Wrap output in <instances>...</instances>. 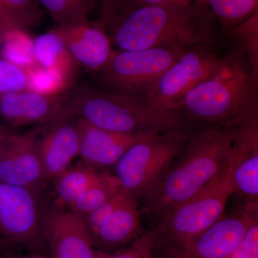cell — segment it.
Returning a JSON list of instances; mask_svg holds the SVG:
<instances>
[{"instance_id":"cell-19","label":"cell","mask_w":258,"mask_h":258,"mask_svg":"<svg viewBox=\"0 0 258 258\" xmlns=\"http://www.w3.org/2000/svg\"><path fill=\"white\" fill-rule=\"evenodd\" d=\"M34 54L38 66L72 87L79 74L76 62L60 35L54 29L33 40Z\"/></svg>"},{"instance_id":"cell-3","label":"cell","mask_w":258,"mask_h":258,"mask_svg":"<svg viewBox=\"0 0 258 258\" xmlns=\"http://www.w3.org/2000/svg\"><path fill=\"white\" fill-rule=\"evenodd\" d=\"M216 19L206 3L143 7L112 24L111 42L121 50L218 44Z\"/></svg>"},{"instance_id":"cell-20","label":"cell","mask_w":258,"mask_h":258,"mask_svg":"<svg viewBox=\"0 0 258 258\" xmlns=\"http://www.w3.org/2000/svg\"><path fill=\"white\" fill-rule=\"evenodd\" d=\"M100 171L79 161L69 166L53 179L55 201L53 206L66 210L73 205L92 184Z\"/></svg>"},{"instance_id":"cell-28","label":"cell","mask_w":258,"mask_h":258,"mask_svg":"<svg viewBox=\"0 0 258 258\" xmlns=\"http://www.w3.org/2000/svg\"><path fill=\"white\" fill-rule=\"evenodd\" d=\"M29 78L28 89L45 94H60L67 92L69 86L55 75L42 69L38 64L27 70Z\"/></svg>"},{"instance_id":"cell-23","label":"cell","mask_w":258,"mask_h":258,"mask_svg":"<svg viewBox=\"0 0 258 258\" xmlns=\"http://www.w3.org/2000/svg\"><path fill=\"white\" fill-rule=\"evenodd\" d=\"M57 25H71L89 20L98 0H38Z\"/></svg>"},{"instance_id":"cell-31","label":"cell","mask_w":258,"mask_h":258,"mask_svg":"<svg viewBox=\"0 0 258 258\" xmlns=\"http://www.w3.org/2000/svg\"><path fill=\"white\" fill-rule=\"evenodd\" d=\"M196 1L206 3V0H122L119 8L115 13L107 29L109 28L112 24L123 18L125 15L132 13L134 10L143 8V7L154 6V5L188 4V3Z\"/></svg>"},{"instance_id":"cell-18","label":"cell","mask_w":258,"mask_h":258,"mask_svg":"<svg viewBox=\"0 0 258 258\" xmlns=\"http://www.w3.org/2000/svg\"><path fill=\"white\" fill-rule=\"evenodd\" d=\"M139 202L128 196L91 235L98 250L112 253L124 248L144 233Z\"/></svg>"},{"instance_id":"cell-36","label":"cell","mask_w":258,"mask_h":258,"mask_svg":"<svg viewBox=\"0 0 258 258\" xmlns=\"http://www.w3.org/2000/svg\"><path fill=\"white\" fill-rule=\"evenodd\" d=\"M153 258H188L185 257L184 255L181 254H176V253H169V252H160V253L155 254L154 257Z\"/></svg>"},{"instance_id":"cell-9","label":"cell","mask_w":258,"mask_h":258,"mask_svg":"<svg viewBox=\"0 0 258 258\" xmlns=\"http://www.w3.org/2000/svg\"><path fill=\"white\" fill-rule=\"evenodd\" d=\"M44 211L40 192L0 181V235L4 240L28 247L43 242Z\"/></svg>"},{"instance_id":"cell-15","label":"cell","mask_w":258,"mask_h":258,"mask_svg":"<svg viewBox=\"0 0 258 258\" xmlns=\"http://www.w3.org/2000/svg\"><path fill=\"white\" fill-rule=\"evenodd\" d=\"M61 37L80 66L95 74L101 72L109 62L113 50L111 37L99 21L88 20L53 28Z\"/></svg>"},{"instance_id":"cell-30","label":"cell","mask_w":258,"mask_h":258,"mask_svg":"<svg viewBox=\"0 0 258 258\" xmlns=\"http://www.w3.org/2000/svg\"><path fill=\"white\" fill-rule=\"evenodd\" d=\"M129 196L128 194L125 192L123 189L119 193L115 195L113 198L110 199L106 203L98 207L96 210L89 212L87 215L82 217L83 221L86 224L90 235H92L96 232L97 229L100 227L108 217L116 210L118 207L124 202L127 197Z\"/></svg>"},{"instance_id":"cell-21","label":"cell","mask_w":258,"mask_h":258,"mask_svg":"<svg viewBox=\"0 0 258 258\" xmlns=\"http://www.w3.org/2000/svg\"><path fill=\"white\" fill-rule=\"evenodd\" d=\"M119 181L113 173L100 171L92 184L69 210L83 217L96 210L121 191Z\"/></svg>"},{"instance_id":"cell-35","label":"cell","mask_w":258,"mask_h":258,"mask_svg":"<svg viewBox=\"0 0 258 258\" xmlns=\"http://www.w3.org/2000/svg\"><path fill=\"white\" fill-rule=\"evenodd\" d=\"M12 132H13L9 128L0 125V152H1L2 148H3L5 141Z\"/></svg>"},{"instance_id":"cell-37","label":"cell","mask_w":258,"mask_h":258,"mask_svg":"<svg viewBox=\"0 0 258 258\" xmlns=\"http://www.w3.org/2000/svg\"><path fill=\"white\" fill-rule=\"evenodd\" d=\"M4 258H48L41 254H31V255L27 256H9V257H5Z\"/></svg>"},{"instance_id":"cell-4","label":"cell","mask_w":258,"mask_h":258,"mask_svg":"<svg viewBox=\"0 0 258 258\" xmlns=\"http://www.w3.org/2000/svg\"><path fill=\"white\" fill-rule=\"evenodd\" d=\"M71 110L99 128L125 134H152L193 128L181 112L147 101L83 85L69 91Z\"/></svg>"},{"instance_id":"cell-17","label":"cell","mask_w":258,"mask_h":258,"mask_svg":"<svg viewBox=\"0 0 258 258\" xmlns=\"http://www.w3.org/2000/svg\"><path fill=\"white\" fill-rule=\"evenodd\" d=\"M78 118L81 134L80 161L97 171L113 167L129 148L147 137L110 132Z\"/></svg>"},{"instance_id":"cell-38","label":"cell","mask_w":258,"mask_h":258,"mask_svg":"<svg viewBox=\"0 0 258 258\" xmlns=\"http://www.w3.org/2000/svg\"><path fill=\"white\" fill-rule=\"evenodd\" d=\"M2 247H3V242H2V240H0V249L2 248Z\"/></svg>"},{"instance_id":"cell-32","label":"cell","mask_w":258,"mask_h":258,"mask_svg":"<svg viewBox=\"0 0 258 258\" xmlns=\"http://www.w3.org/2000/svg\"><path fill=\"white\" fill-rule=\"evenodd\" d=\"M228 258H258V222L249 228L243 240Z\"/></svg>"},{"instance_id":"cell-14","label":"cell","mask_w":258,"mask_h":258,"mask_svg":"<svg viewBox=\"0 0 258 258\" xmlns=\"http://www.w3.org/2000/svg\"><path fill=\"white\" fill-rule=\"evenodd\" d=\"M227 178L233 194L244 202L258 200V120L234 127Z\"/></svg>"},{"instance_id":"cell-11","label":"cell","mask_w":258,"mask_h":258,"mask_svg":"<svg viewBox=\"0 0 258 258\" xmlns=\"http://www.w3.org/2000/svg\"><path fill=\"white\" fill-rule=\"evenodd\" d=\"M40 132L10 134L0 152V181L41 192L47 181L39 152Z\"/></svg>"},{"instance_id":"cell-6","label":"cell","mask_w":258,"mask_h":258,"mask_svg":"<svg viewBox=\"0 0 258 258\" xmlns=\"http://www.w3.org/2000/svg\"><path fill=\"white\" fill-rule=\"evenodd\" d=\"M233 195L227 176L205 191L166 214L154 227L158 250L181 252L224 215Z\"/></svg>"},{"instance_id":"cell-25","label":"cell","mask_w":258,"mask_h":258,"mask_svg":"<svg viewBox=\"0 0 258 258\" xmlns=\"http://www.w3.org/2000/svg\"><path fill=\"white\" fill-rule=\"evenodd\" d=\"M42 15L38 0H0V17L19 30L36 26Z\"/></svg>"},{"instance_id":"cell-2","label":"cell","mask_w":258,"mask_h":258,"mask_svg":"<svg viewBox=\"0 0 258 258\" xmlns=\"http://www.w3.org/2000/svg\"><path fill=\"white\" fill-rule=\"evenodd\" d=\"M174 109L194 125L233 127L258 120V73L230 47L218 69L186 93Z\"/></svg>"},{"instance_id":"cell-10","label":"cell","mask_w":258,"mask_h":258,"mask_svg":"<svg viewBox=\"0 0 258 258\" xmlns=\"http://www.w3.org/2000/svg\"><path fill=\"white\" fill-rule=\"evenodd\" d=\"M256 222H258V201L244 202L232 213L222 215L181 252L176 254L188 258H228Z\"/></svg>"},{"instance_id":"cell-5","label":"cell","mask_w":258,"mask_h":258,"mask_svg":"<svg viewBox=\"0 0 258 258\" xmlns=\"http://www.w3.org/2000/svg\"><path fill=\"white\" fill-rule=\"evenodd\" d=\"M195 128L147 136L133 144L113 166L122 189L142 200L158 184Z\"/></svg>"},{"instance_id":"cell-16","label":"cell","mask_w":258,"mask_h":258,"mask_svg":"<svg viewBox=\"0 0 258 258\" xmlns=\"http://www.w3.org/2000/svg\"><path fill=\"white\" fill-rule=\"evenodd\" d=\"M38 147L47 182L79 157L81 134L78 117H68L45 125Z\"/></svg>"},{"instance_id":"cell-33","label":"cell","mask_w":258,"mask_h":258,"mask_svg":"<svg viewBox=\"0 0 258 258\" xmlns=\"http://www.w3.org/2000/svg\"><path fill=\"white\" fill-rule=\"evenodd\" d=\"M122 0H101V18L99 22L107 29L119 8Z\"/></svg>"},{"instance_id":"cell-13","label":"cell","mask_w":258,"mask_h":258,"mask_svg":"<svg viewBox=\"0 0 258 258\" xmlns=\"http://www.w3.org/2000/svg\"><path fill=\"white\" fill-rule=\"evenodd\" d=\"M73 116L69 91L51 95L28 88L0 97V118L13 127L43 126Z\"/></svg>"},{"instance_id":"cell-34","label":"cell","mask_w":258,"mask_h":258,"mask_svg":"<svg viewBox=\"0 0 258 258\" xmlns=\"http://www.w3.org/2000/svg\"><path fill=\"white\" fill-rule=\"evenodd\" d=\"M15 30L19 29L15 28L9 22L0 17V47L3 46L10 34Z\"/></svg>"},{"instance_id":"cell-24","label":"cell","mask_w":258,"mask_h":258,"mask_svg":"<svg viewBox=\"0 0 258 258\" xmlns=\"http://www.w3.org/2000/svg\"><path fill=\"white\" fill-rule=\"evenodd\" d=\"M225 35L231 47L242 52L251 69L258 73V12Z\"/></svg>"},{"instance_id":"cell-27","label":"cell","mask_w":258,"mask_h":258,"mask_svg":"<svg viewBox=\"0 0 258 258\" xmlns=\"http://www.w3.org/2000/svg\"><path fill=\"white\" fill-rule=\"evenodd\" d=\"M28 71L21 66L0 58V97L28 89Z\"/></svg>"},{"instance_id":"cell-1","label":"cell","mask_w":258,"mask_h":258,"mask_svg":"<svg viewBox=\"0 0 258 258\" xmlns=\"http://www.w3.org/2000/svg\"><path fill=\"white\" fill-rule=\"evenodd\" d=\"M234 136V127L194 129L160 181L142 200V214L159 222L176 207L225 179Z\"/></svg>"},{"instance_id":"cell-26","label":"cell","mask_w":258,"mask_h":258,"mask_svg":"<svg viewBox=\"0 0 258 258\" xmlns=\"http://www.w3.org/2000/svg\"><path fill=\"white\" fill-rule=\"evenodd\" d=\"M0 49L3 50L2 58L21 66L26 71L37 64L34 54L33 40L30 39L25 30H13Z\"/></svg>"},{"instance_id":"cell-22","label":"cell","mask_w":258,"mask_h":258,"mask_svg":"<svg viewBox=\"0 0 258 258\" xmlns=\"http://www.w3.org/2000/svg\"><path fill=\"white\" fill-rule=\"evenodd\" d=\"M224 34L258 12V0H206Z\"/></svg>"},{"instance_id":"cell-12","label":"cell","mask_w":258,"mask_h":258,"mask_svg":"<svg viewBox=\"0 0 258 258\" xmlns=\"http://www.w3.org/2000/svg\"><path fill=\"white\" fill-rule=\"evenodd\" d=\"M42 236L51 258H103L107 254L93 245L82 217L69 210L45 208Z\"/></svg>"},{"instance_id":"cell-29","label":"cell","mask_w":258,"mask_h":258,"mask_svg":"<svg viewBox=\"0 0 258 258\" xmlns=\"http://www.w3.org/2000/svg\"><path fill=\"white\" fill-rule=\"evenodd\" d=\"M158 251L157 235L154 229L144 232L126 248L112 253H107L103 258H153Z\"/></svg>"},{"instance_id":"cell-8","label":"cell","mask_w":258,"mask_h":258,"mask_svg":"<svg viewBox=\"0 0 258 258\" xmlns=\"http://www.w3.org/2000/svg\"><path fill=\"white\" fill-rule=\"evenodd\" d=\"M224 55L215 45L189 47L152 86L145 101L154 106L175 110L186 93L218 69Z\"/></svg>"},{"instance_id":"cell-7","label":"cell","mask_w":258,"mask_h":258,"mask_svg":"<svg viewBox=\"0 0 258 258\" xmlns=\"http://www.w3.org/2000/svg\"><path fill=\"white\" fill-rule=\"evenodd\" d=\"M186 49L174 47L114 50L105 69L96 74L98 88L145 100L152 86Z\"/></svg>"}]
</instances>
